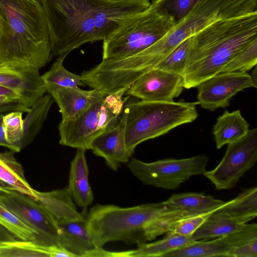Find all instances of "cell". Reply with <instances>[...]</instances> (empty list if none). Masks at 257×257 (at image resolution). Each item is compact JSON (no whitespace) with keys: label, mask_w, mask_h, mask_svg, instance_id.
<instances>
[{"label":"cell","mask_w":257,"mask_h":257,"mask_svg":"<svg viewBox=\"0 0 257 257\" xmlns=\"http://www.w3.org/2000/svg\"><path fill=\"white\" fill-rule=\"evenodd\" d=\"M45 12L52 56H67L88 42L104 41L150 0H39Z\"/></svg>","instance_id":"obj_1"},{"label":"cell","mask_w":257,"mask_h":257,"mask_svg":"<svg viewBox=\"0 0 257 257\" xmlns=\"http://www.w3.org/2000/svg\"><path fill=\"white\" fill-rule=\"evenodd\" d=\"M52 56L39 0H0V63L39 69Z\"/></svg>","instance_id":"obj_2"},{"label":"cell","mask_w":257,"mask_h":257,"mask_svg":"<svg viewBox=\"0 0 257 257\" xmlns=\"http://www.w3.org/2000/svg\"><path fill=\"white\" fill-rule=\"evenodd\" d=\"M257 40V14L220 20L190 37L183 87H196L221 72L244 48Z\"/></svg>","instance_id":"obj_3"},{"label":"cell","mask_w":257,"mask_h":257,"mask_svg":"<svg viewBox=\"0 0 257 257\" xmlns=\"http://www.w3.org/2000/svg\"><path fill=\"white\" fill-rule=\"evenodd\" d=\"M257 14V0H200L160 40L136 54L142 71L152 69L183 41L220 20Z\"/></svg>","instance_id":"obj_4"},{"label":"cell","mask_w":257,"mask_h":257,"mask_svg":"<svg viewBox=\"0 0 257 257\" xmlns=\"http://www.w3.org/2000/svg\"><path fill=\"white\" fill-rule=\"evenodd\" d=\"M197 102L127 101L125 143L132 156L140 144L164 134L183 124L191 122L198 117Z\"/></svg>","instance_id":"obj_5"},{"label":"cell","mask_w":257,"mask_h":257,"mask_svg":"<svg viewBox=\"0 0 257 257\" xmlns=\"http://www.w3.org/2000/svg\"><path fill=\"white\" fill-rule=\"evenodd\" d=\"M169 209L163 202L126 208L96 204L87 213L86 219L97 247L112 241L138 244L146 241L144 230L148 224Z\"/></svg>","instance_id":"obj_6"},{"label":"cell","mask_w":257,"mask_h":257,"mask_svg":"<svg viewBox=\"0 0 257 257\" xmlns=\"http://www.w3.org/2000/svg\"><path fill=\"white\" fill-rule=\"evenodd\" d=\"M174 25L171 18L150 5L145 11L126 19L103 41L102 60H118L136 54L158 42Z\"/></svg>","instance_id":"obj_7"},{"label":"cell","mask_w":257,"mask_h":257,"mask_svg":"<svg viewBox=\"0 0 257 257\" xmlns=\"http://www.w3.org/2000/svg\"><path fill=\"white\" fill-rule=\"evenodd\" d=\"M125 91L104 94L76 117L61 120L59 124L61 145L89 150L92 141L100 134L114 126L129 97Z\"/></svg>","instance_id":"obj_8"},{"label":"cell","mask_w":257,"mask_h":257,"mask_svg":"<svg viewBox=\"0 0 257 257\" xmlns=\"http://www.w3.org/2000/svg\"><path fill=\"white\" fill-rule=\"evenodd\" d=\"M208 160L205 155L181 159H166L152 163L132 158L127 163V167L145 185L175 190L191 176L203 174Z\"/></svg>","instance_id":"obj_9"},{"label":"cell","mask_w":257,"mask_h":257,"mask_svg":"<svg viewBox=\"0 0 257 257\" xmlns=\"http://www.w3.org/2000/svg\"><path fill=\"white\" fill-rule=\"evenodd\" d=\"M257 160V128L249 130L245 135L228 144L225 155L213 170L203 175L217 190L233 188Z\"/></svg>","instance_id":"obj_10"},{"label":"cell","mask_w":257,"mask_h":257,"mask_svg":"<svg viewBox=\"0 0 257 257\" xmlns=\"http://www.w3.org/2000/svg\"><path fill=\"white\" fill-rule=\"evenodd\" d=\"M0 201L37 231V241L47 246H61L58 222L38 201L12 190L9 193H0Z\"/></svg>","instance_id":"obj_11"},{"label":"cell","mask_w":257,"mask_h":257,"mask_svg":"<svg viewBox=\"0 0 257 257\" xmlns=\"http://www.w3.org/2000/svg\"><path fill=\"white\" fill-rule=\"evenodd\" d=\"M256 86L247 72L219 73L196 87L197 102L204 109L214 111L229 106L231 98L238 92Z\"/></svg>","instance_id":"obj_12"},{"label":"cell","mask_w":257,"mask_h":257,"mask_svg":"<svg viewBox=\"0 0 257 257\" xmlns=\"http://www.w3.org/2000/svg\"><path fill=\"white\" fill-rule=\"evenodd\" d=\"M183 88L182 76L153 68L142 75L125 94L146 101H172Z\"/></svg>","instance_id":"obj_13"},{"label":"cell","mask_w":257,"mask_h":257,"mask_svg":"<svg viewBox=\"0 0 257 257\" xmlns=\"http://www.w3.org/2000/svg\"><path fill=\"white\" fill-rule=\"evenodd\" d=\"M0 85L9 88L20 96L24 104L31 107L46 92L39 69L0 63Z\"/></svg>","instance_id":"obj_14"},{"label":"cell","mask_w":257,"mask_h":257,"mask_svg":"<svg viewBox=\"0 0 257 257\" xmlns=\"http://www.w3.org/2000/svg\"><path fill=\"white\" fill-rule=\"evenodd\" d=\"M117 124L96 137L91 142L89 150L96 156L103 158L106 165L116 171L122 164L127 163L131 156L125 143L126 113L123 110Z\"/></svg>","instance_id":"obj_15"},{"label":"cell","mask_w":257,"mask_h":257,"mask_svg":"<svg viewBox=\"0 0 257 257\" xmlns=\"http://www.w3.org/2000/svg\"><path fill=\"white\" fill-rule=\"evenodd\" d=\"M251 237L249 230L242 227L213 240H196L188 245L167 253L163 257H227L231 249L248 242Z\"/></svg>","instance_id":"obj_16"},{"label":"cell","mask_w":257,"mask_h":257,"mask_svg":"<svg viewBox=\"0 0 257 257\" xmlns=\"http://www.w3.org/2000/svg\"><path fill=\"white\" fill-rule=\"evenodd\" d=\"M45 87L57 104L62 120L76 117L104 95L93 89L85 90L52 84H46Z\"/></svg>","instance_id":"obj_17"},{"label":"cell","mask_w":257,"mask_h":257,"mask_svg":"<svg viewBox=\"0 0 257 257\" xmlns=\"http://www.w3.org/2000/svg\"><path fill=\"white\" fill-rule=\"evenodd\" d=\"M86 218L58 222L60 245L75 257H86L97 247L89 231Z\"/></svg>","instance_id":"obj_18"},{"label":"cell","mask_w":257,"mask_h":257,"mask_svg":"<svg viewBox=\"0 0 257 257\" xmlns=\"http://www.w3.org/2000/svg\"><path fill=\"white\" fill-rule=\"evenodd\" d=\"M35 199L41 203L57 222L83 219L87 213L77 210L67 187L48 192L34 190Z\"/></svg>","instance_id":"obj_19"},{"label":"cell","mask_w":257,"mask_h":257,"mask_svg":"<svg viewBox=\"0 0 257 257\" xmlns=\"http://www.w3.org/2000/svg\"><path fill=\"white\" fill-rule=\"evenodd\" d=\"M85 150L78 149L70 164L67 188L75 203L86 209L93 201V194L88 179L89 170Z\"/></svg>","instance_id":"obj_20"},{"label":"cell","mask_w":257,"mask_h":257,"mask_svg":"<svg viewBox=\"0 0 257 257\" xmlns=\"http://www.w3.org/2000/svg\"><path fill=\"white\" fill-rule=\"evenodd\" d=\"M61 246H47L36 240H17L0 244V257H73Z\"/></svg>","instance_id":"obj_21"},{"label":"cell","mask_w":257,"mask_h":257,"mask_svg":"<svg viewBox=\"0 0 257 257\" xmlns=\"http://www.w3.org/2000/svg\"><path fill=\"white\" fill-rule=\"evenodd\" d=\"M249 124L242 116L239 110L232 112L226 110L217 118L212 133L217 149L233 142L249 131Z\"/></svg>","instance_id":"obj_22"},{"label":"cell","mask_w":257,"mask_h":257,"mask_svg":"<svg viewBox=\"0 0 257 257\" xmlns=\"http://www.w3.org/2000/svg\"><path fill=\"white\" fill-rule=\"evenodd\" d=\"M245 224L257 215V187L246 189L236 198L225 202L216 211Z\"/></svg>","instance_id":"obj_23"},{"label":"cell","mask_w":257,"mask_h":257,"mask_svg":"<svg viewBox=\"0 0 257 257\" xmlns=\"http://www.w3.org/2000/svg\"><path fill=\"white\" fill-rule=\"evenodd\" d=\"M162 202L169 208L196 214L218 208L225 202L203 193L187 192L173 194Z\"/></svg>","instance_id":"obj_24"},{"label":"cell","mask_w":257,"mask_h":257,"mask_svg":"<svg viewBox=\"0 0 257 257\" xmlns=\"http://www.w3.org/2000/svg\"><path fill=\"white\" fill-rule=\"evenodd\" d=\"M195 241L192 235H182L169 231L162 239L149 243H138L137 249L133 250L131 257H163L167 253L188 245Z\"/></svg>","instance_id":"obj_25"},{"label":"cell","mask_w":257,"mask_h":257,"mask_svg":"<svg viewBox=\"0 0 257 257\" xmlns=\"http://www.w3.org/2000/svg\"><path fill=\"white\" fill-rule=\"evenodd\" d=\"M53 99L50 94L44 95L37 101L23 119V137L22 149L31 144L41 131L46 119Z\"/></svg>","instance_id":"obj_26"},{"label":"cell","mask_w":257,"mask_h":257,"mask_svg":"<svg viewBox=\"0 0 257 257\" xmlns=\"http://www.w3.org/2000/svg\"><path fill=\"white\" fill-rule=\"evenodd\" d=\"M0 179L15 190L35 199L34 190L27 181L22 165L12 151L0 152Z\"/></svg>","instance_id":"obj_27"},{"label":"cell","mask_w":257,"mask_h":257,"mask_svg":"<svg viewBox=\"0 0 257 257\" xmlns=\"http://www.w3.org/2000/svg\"><path fill=\"white\" fill-rule=\"evenodd\" d=\"M216 211L193 233L192 236L196 240L225 235L238 230L244 224Z\"/></svg>","instance_id":"obj_28"},{"label":"cell","mask_w":257,"mask_h":257,"mask_svg":"<svg viewBox=\"0 0 257 257\" xmlns=\"http://www.w3.org/2000/svg\"><path fill=\"white\" fill-rule=\"evenodd\" d=\"M66 56H58L50 69L41 75L45 85L52 84L68 87H79L85 85L81 75L73 73L65 68L63 62Z\"/></svg>","instance_id":"obj_29"},{"label":"cell","mask_w":257,"mask_h":257,"mask_svg":"<svg viewBox=\"0 0 257 257\" xmlns=\"http://www.w3.org/2000/svg\"><path fill=\"white\" fill-rule=\"evenodd\" d=\"M190 42V37L177 46L153 68L159 69L182 77L186 66Z\"/></svg>","instance_id":"obj_30"},{"label":"cell","mask_w":257,"mask_h":257,"mask_svg":"<svg viewBox=\"0 0 257 257\" xmlns=\"http://www.w3.org/2000/svg\"><path fill=\"white\" fill-rule=\"evenodd\" d=\"M190 214L184 210L169 208L150 222L145 227L144 235L146 241L169 232L172 226L180 219Z\"/></svg>","instance_id":"obj_31"},{"label":"cell","mask_w":257,"mask_h":257,"mask_svg":"<svg viewBox=\"0 0 257 257\" xmlns=\"http://www.w3.org/2000/svg\"><path fill=\"white\" fill-rule=\"evenodd\" d=\"M0 224L21 240H34L38 236L36 230L15 214L1 201Z\"/></svg>","instance_id":"obj_32"},{"label":"cell","mask_w":257,"mask_h":257,"mask_svg":"<svg viewBox=\"0 0 257 257\" xmlns=\"http://www.w3.org/2000/svg\"><path fill=\"white\" fill-rule=\"evenodd\" d=\"M200 0H153L151 6L173 20L174 24L185 17Z\"/></svg>","instance_id":"obj_33"},{"label":"cell","mask_w":257,"mask_h":257,"mask_svg":"<svg viewBox=\"0 0 257 257\" xmlns=\"http://www.w3.org/2000/svg\"><path fill=\"white\" fill-rule=\"evenodd\" d=\"M23 112L13 111L5 115L3 117L6 137L11 146V151L14 153L20 152L21 141L23 137Z\"/></svg>","instance_id":"obj_34"},{"label":"cell","mask_w":257,"mask_h":257,"mask_svg":"<svg viewBox=\"0 0 257 257\" xmlns=\"http://www.w3.org/2000/svg\"><path fill=\"white\" fill-rule=\"evenodd\" d=\"M257 63V40L244 48L221 70V72H247Z\"/></svg>","instance_id":"obj_35"},{"label":"cell","mask_w":257,"mask_h":257,"mask_svg":"<svg viewBox=\"0 0 257 257\" xmlns=\"http://www.w3.org/2000/svg\"><path fill=\"white\" fill-rule=\"evenodd\" d=\"M220 207L207 212L184 217L175 223L169 231L182 235H192L207 218Z\"/></svg>","instance_id":"obj_36"},{"label":"cell","mask_w":257,"mask_h":257,"mask_svg":"<svg viewBox=\"0 0 257 257\" xmlns=\"http://www.w3.org/2000/svg\"><path fill=\"white\" fill-rule=\"evenodd\" d=\"M30 107L24 103L14 101L6 96H0V120L6 114L13 111L28 112Z\"/></svg>","instance_id":"obj_37"},{"label":"cell","mask_w":257,"mask_h":257,"mask_svg":"<svg viewBox=\"0 0 257 257\" xmlns=\"http://www.w3.org/2000/svg\"><path fill=\"white\" fill-rule=\"evenodd\" d=\"M227 257H257V239L234 247L229 251Z\"/></svg>","instance_id":"obj_38"},{"label":"cell","mask_w":257,"mask_h":257,"mask_svg":"<svg viewBox=\"0 0 257 257\" xmlns=\"http://www.w3.org/2000/svg\"><path fill=\"white\" fill-rule=\"evenodd\" d=\"M133 250L123 251H110L102 247H97L88 253L86 257H131Z\"/></svg>","instance_id":"obj_39"},{"label":"cell","mask_w":257,"mask_h":257,"mask_svg":"<svg viewBox=\"0 0 257 257\" xmlns=\"http://www.w3.org/2000/svg\"><path fill=\"white\" fill-rule=\"evenodd\" d=\"M0 96H6L14 101L23 103L18 93L9 88L1 85H0Z\"/></svg>","instance_id":"obj_40"},{"label":"cell","mask_w":257,"mask_h":257,"mask_svg":"<svg viewBox=\"0 0 257 257\" xmlns=\"http://www.w3.org/2000/svg\"><path fill=\"white\" fill-rule=\"evenodd\" d=\"M21 240L0 224V244L2 242Z\"/></svg>","instance_id":"obj_41"},{"label":"cell","mask_w":257,"mask_h":257,"mask_svg":"<svg viewBox=\"0 0 257 257\" xmlns=\"http://www.w3.org/2000/svg\"><path fill=\"white\" fill-rule=\"evenodd\" d=\"M0 146L5 147L11 150V146L8 142L5 134L3 118L0 120Z\"/></svg>","instance_id":"obj_42"},{"label":"cell","mask_w":257,"mask_h":257,"mask_svg":"<svg viewBox=\"0 0 257 257\" xmlns=\"http://www.w3.org/2000/svg\"><path fill=\"white\" fill-rule=\"evenodd\" d=\"M12 190H16L15 189L0 179V193H9Z\"/></svg>","instance_id":"obj_43"},{"label":"cell","mask_w":257,"mask_h":257,"mask_svg":"<svg viewBox=\"0 0 257 257\" xmlns=\"http://www.w3.org/2000/svg\"><path fill=\"white\" fill-rule=\"evenodd\" d=\"M254 69L251 72V78L254 83V84L257 85L256 82H257V70H256V66H255Z\"/></svg>","instance_id":"obj_44"},{"label":"cell","mask_w":257,"mask_h":257,"mask_svg":"<svg viewBox=\"0 0 257 257\" xmlns=\"http://www.w3.org/2000/svg\"><path fill=\"white\" fill-rule=\"evenodd\" d=\"M113 1H117V0H113Z\"/></svg>","instance_id":"obj_45"}]
</instances>
